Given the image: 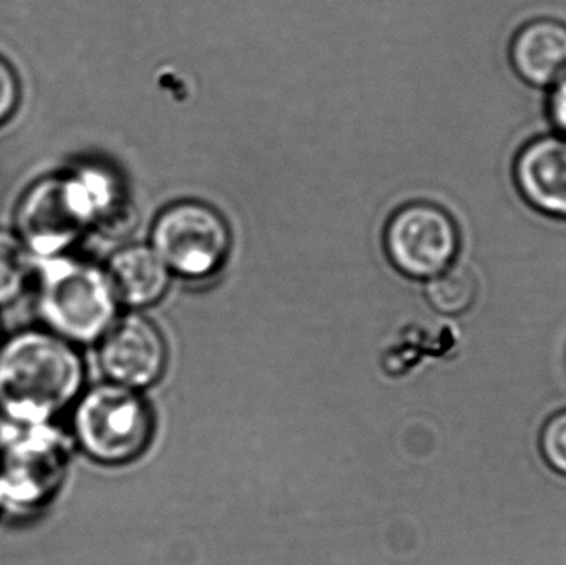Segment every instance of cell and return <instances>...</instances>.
Returning a JSON list of instances; mask_svg holds the SVG:
<instances>
[{
	"instance_id": "cell-9",
	"label": "cell",
	"mask_w": 566,
	"mask_h": 565,
	"mask_svg": "<svg viewBox=\"0 0 566 565\" xmlns=\"http://www.w3.org/2000/svg\"><path fill=\"white\" fill-rule=\"evenodd\" d=\"M514 181L522 198L542 215L566 219V136H537L518 153Z\"/></svg>"
},
{
	"instance_id": "cell-16",
	"label": "cell",
	"mask_w": 566,
	"mask_h": 565,
	"mask_svg": "<svg viewBox=\"0 0 566 565\" xmlns=\"http://www.w3.org/2000/svg\"><path fill=\"white\" fill-rule=\"evenodd\" d=\"M547 112L555 133L566 136V73L548 88Z\"/></svg>"
},
{
	"instance_id": "cell-15",
	"label": "cell",
	"mask_w": 566,
	"mask_h": 565,
	"mask_svg": "<svg viewBox=\"0 0 566 565\" xmlns=\"http://www.w3.org/2000/svg\"><path fill=\"white\" fill-rule=\"evenodd\" d=\"M20 88L15 72L9 63L0 59V125L15 113L19 105Z\"/></svg>"
},
{
	"instance_id": "cell-11",
	"label": "cell",
	"mask_w": 566,
	"mask_h": 565,
	"mask_svg": "<svg viewBox=\"0 0 566 565\" xmlns=\"http://www.w3.org/2000/svg\"><path fill=\"white\" fill-rule=\"evenodd\" d=\"M116 299L132 307L158 302L169 284V268L155 249L133 245L113 255L105 269Z\"/></svg>"
},
{
	"instance_id": "cell-13",
	"label": "cell",
	"mask_w": 566,
	"mask_h": 565,
	"mask_svg": "<svg viewBox=\"0 0 566 565\" xmlns=\"http://www.w3.org/2000/svg\"><path fill=\"white\" fill-rule=\"evenodd\" d=\"M426 295L436 311L458 315L469 311L478 297V282L469 269L449 265L446 271L431 278Z\"/></svg>"
},
{
	"instance_id": "cell-14",
	"label": "cell",
	"mask_w": 566,
	"mask_h": 565,
	"mask_svg": "<svg viewBox=\"0 0 566 565\" xmlns=\"http://www.w3.org/2000/svg\"><path fill=\"white\" fill-rule=\"evenodd\" d=\"M541 448L548 467L566 477V410L547 421L542 430Z\"/></svg>"
},
{
	"instance_id": "cell-5",
	"label": "cell",
	"mask_w": 566,
	"mask_h": 565,
	"mask_svg": "<svg viewBox=\"0 0 566 565\" xmlns=\"http://www.w3.org/2000/svg\"><path fill=\"white\" fill-rule=\"evenodd\" d=\"M151 435V410L133 388L96 385L73 405V443L98 463H129L146 450Z\"/></svg>"
},
{
	"instance_id": "cell-18",
	"label": "cell",
	"mask_w": 566,
	"mask_h": 565,
	"mask_svg": "<svg viewBox=\"0 0 566 565\" xmlns=\"http://www.w3.org/2000/svg\"><path fill=\"white\" fill-rule=\"evenodd\" d=\"M3 510L2 493H0V511Z\"/></svg>"
},
{
	"instance_id": "cell-6",
	"label": "cell",
	"mask_w": 566,
	"mask_h": 565,
	"mask_svg": "<svg viewBox=\"0 0 566 565\" xmlns=\"http://www.w3.org/2000/svg\"><path fill=\"white\" fill-rule=\"evenodd\" d=\"M231 234L224 219L201 202H179L156 219L153 249L169 269L206 278L224 264Z\"/></svg>"
},
{
	"instance_id": "cell-10",
	"label": "cell",
	"mask_w": 566,
	"mask_h": 565,
	"mask_svg": "<svg viewBox=\"0 0 566 565\" xmlns=\"http://www.w3.org/2000/svg\"><path fill=\"white\" fill-rule=\"evenodd\" d=\"M511 63L518 79L535 88H551L566 73V25L537 19L517 30L511 43Z\"/></svg>"
},
{
	"instance_id": "cell-17",
	"label": "cell",
	"mask_w": 566,
	"mask_h": 565,
	"mask_svg": "<svg viewBox=\"0 0 566 565\" xmlns=\"http://www.w3.org/2000/svg\"><path fill=\"white\" fill-rule=\"evenodd\" d=\"M3 338H2V324H0V345H2Z\"/></svg>"
},
{
	"instance_id": "cell-3",
	"label": "cell",
	"mask_w": 566,
	"mask_h": 565,
	"mask_svg": "<svg viewBox=\"0 0 566 565\" xmlns=\"http://www.w3.org/2000/svg\"><path fill=\"white\" fill-rule=\"evenodd\" d=\"M33 279L43 328L70 344H95L115 324L119 302L105 269L62 254L36 259Z\"/></svg>"
},
{
	"instance_id": "cell-1",
	"label": "cell",
	"mask_w": 566,
	"mask_h": 565,
	"mask_svg": "<svg viewBox=\"0 0 566 565\" xmlns=\"http://www.w3.org/2000/svg\"><path fill=\"white\" fill-rule=\"evenodd\" d=\"M83 385L78 348L46 328L17 332L0 345V417L6 423H55L76 404Z\"/></svg>"
},
{
	"instance_id": "cell-2",
	"label": "cell",
	"mask_w": 566,
	"mask_h": 565,
	"mask_svg": "<svg viewBox=\"0 0 566 565\" xmlns=\"http://www.w3.org/2000/svg\"><path fill=\"white\" fill-rule=\"evenodd\" d=\"M109 198L102 172L43 179L20 201L15 234L36 259L62 255L86 229L108 226Z\"/></svg>"
},
{
	"instance_id": "cell-12",
	"label": "cell",
	"mask_w": 566,
	"mask_h": 565,
	"mask_svg": "<svg viewBox=\"0 0 566 565\" xmlns=\"http://www.w3.org/2000/svg\"><path fill=\"white\" fill-rule=\"evenodd\" d=\"M36 258L12 231L0 229V308L25 294L35 278Z\"/></svg>"
},
{
	"instance_id": "cell-8",
	"label": "cell",
	"mask_w": 566,
	"mask_h": 565,
	"mask_svg": "<svg viewBox=\"0 0 566 565\" xmlns=\"http://www.w3.org/2000/svg\"><path fill=\"white\" fill-rule=\"evenodd\" d=\"M99 344V365L113 384L143 388L161 377L166 347L158 328L138 314L119 318Z\"/></svg>"
},
{
	"instance_id": "cell-4",
	"label": "cell",
	"mask_w": 566,
	"mask_h": 565,
	"mask_svg": "<svg viewBox=\"0 0 566 565\" xmlns=\"http://www.w3.org/2000/svg\"><path fill=\"white\" fill-rule=\"evenodd\" d=\"M73 440L55 423L10 425L0 430L3 508L27 514L59 494L72 467Z\"/></svg>"
},
{
	"instance_id": "cell-7",
	"label": "cell",
	"mask_w": 566,
	"mask_h": 565,
	"mask_svg": "<svg viewBox=\"0 0 566 565\" xmlns=\"http://www.w3.org/2000/svg\"><path fill=\"white\" fill-rule=\"evenodd\" d=\"M385 242L389 259L402 274L431 279L454 262L459 249L458 226L444 209L415 202L392 216Z\"/></svg>"
}]
</instances>
